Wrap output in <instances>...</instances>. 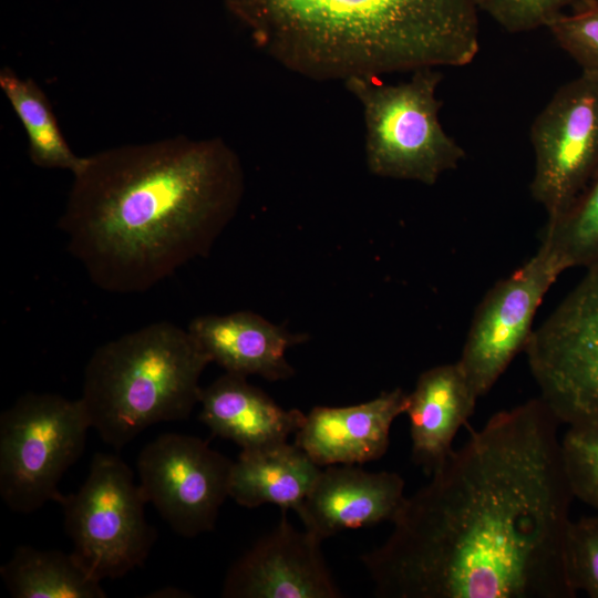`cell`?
<instances>
[{
	"label": "cell",
	"mask_w": 598,
	"mask_h": 598,
	"mask_svg": "<svg viewBox=\"0 0 598 598\" xmlns=\"http://www.w3.org/2000/svg\"><path fill=\"white\" fill-rule=\"evenodd\" d=\"M560 423L540 398L493 414L361 556L382 598H575Z\"/></svg>",
	"instance_id": "obj_1"
},
{
	"label": "cell",
	"mask_w": 598,
	"mask_h": 598,
	"mask_svg": "<svg viewBox=\"0 0 598 598\" xmlns=\"http://www.w3.org/2000/svg\"><path fill=\"white\" fill-rule=\"evenodd\" d=\"M58 227L97 288L140 293L210 252L245 194L221 137L174 136L84 156Z\"/></svg>",
	"instance_id": "obj_2"
},
{
	"label": "cell",
	"mask_w": 598,
	"mask_h": 598,
	"mask_svg": "<svg viewBox=\"0 0 598 598\" xmlns=\"http://www.w3.org/2000/svg\"><path fill=\"white\" fill-rule=\"evenodd\" d=\"M254 44L317 81L463 66L480 50L477 0H223Z\"/></svg>",
	"instance_id": "obj_3"
},
{
	"label": "cell",
	"mask_w": 598,
	"mask_h": 598,
	"mask_svg": "<svg viewBox=\"0 0 598 598\" xmlns=\"http://www.w3.org/2000/svg\"><path fill=\"white\" fill-rule=\"evenodd\" d=\"M210 362L188 329L169 321L101 344L84 368L80 398L91 427L120 451L154 424L187 419Z\"/></svg>",
	"instance_id": "obj_4"
},
{
	"label": "cell",
	"mask_w": 598,
	"mask_h": 598,
	"mask_svg": "<svg viewBox=\"0 0 598 598\" xmlns=\"http://www.w3.org/2000/svg\"><path fill=\"white\" fill-rule=\"evenodd\" d=\"M442 73L413 71L406 81L351 79L343 83L361 104L369 172L379 177L434 185L465 157L462 146L443 128L436 90Z\"/></svg>",
	"instance_id": "obj_5"
},
{
	"label": "cell",
	"mask_w": 598,
	"mask_h": 598,
	"mask_svg": "<svg viewBox=\"0 0 598 598\" xmlns=\"http://www.w3.org/2000/svg\"><path fill=\"white\" fill-rule=\"evenodd\" d=\"M91 422L81 399L28 392L0 415V496L19 514L60 502L59 484L81 457Z\"/></svg>",
	"instance_id": "obj_6"
},
{
	"label": "cell",
	"mask_w": 598,
	"mask_h": 598,
	"mask_svg": "<svg viewBox=\"0 0 598 598\" xmlns=\"http://www.w3.org/2000/svg\"><path fill=\"white\" fill-rule=\"evenodd\" d=\"M147 501L127 464L96 453L81 487L64 495L65 533L72 554L95 579H115L144 564L156 542Z\"/></svg>",
	"instance_id": "obj_7"
},
{
	"label": "cell",
	"mask_w": 598,
	"mask_h": 598,
	"mask_svg": "<svg viewBox=\"0 0 598 598\" xmlns=\"http://www.w3.org/2000/svg\"><path fill=\"white\" fill-rule=\"evenodd\" d=\"M524 352L556 420L567 427H598V265L533 330Z\"/></svg>",
	"instance_id": "obj_8"
},
{
	"label": "cell",
	"mask_w": 598,
	"mask_h": 598,
	"mask_svg": "<svg viewBox=\"0 0 598 598\" xmlns=\"http://www.w3.org/2000/svg\"><path fill=\"white\" fill-rule=\"evenodd\" d=\"M530 194L548 218L561 214L598 172V72L563 84L530 126Z\"/></svg>",
	"instance_id": "obj_9"
},
{
	"label": "cell",
	"mask_w": 598,
	"mask_h": 598,
	"mask_svg": "<svg viewBox=\"0 0 598 598\" xmlns=\"http://www.w3.org/2000/svg\"><path fill=\"white\" fill-rule=\"evenodd\" d=\"M233 462L199 437L166 433L141 450L138 484L172 530L192 538L214 529Z\"/></svg>",
	"instance_id": "obj_10"
},
{
	"label": "cell",
	"mask_w": 598,
	"mask_h": 598,
	"mask_svg": "<svg viewBox=\"0 0 598 598\" xmlns=\"http://www.w3.org/2000/svg\"><path fill=\"white\" fill-rule=\"evenodd\" d=\"M564 270L557 257L540 245L529 260L486 292L457 361L478 399L524 351L536 311Z\"/></svg>",
	"instance_id": "obj_11"
},
{
	"label": "cell",
	"mask_w": 598,
	"mask_h": 598,
	"mask_svg": "<svg viewBox=\"0 0 598 598\" xmlns=\"http://www.w3.org/2000/svg\"><path fill=\"white\" fill-rule=\"evenodd\" d=\"M278 525L228 569L225 598H339L340 589L321 553V540L297 530L286 511Z\"/></svg>",
	"instance_id": "obj_12"
},
{
	"label": "cell",
	"mask_w": 598,
	"mask_h": 598,
	"mask_svg": "<svg viewBox=\"0 0 598 598\" xmlns=\"http://www.w3.org/2000/svg\"><path fill=\"white\" fill-rule=\"evenodd\" d=\"M404 485L394 472L324 466L296 513L305 529L323 542L347 529L393 523L406 499Z\"/></svg>",
	"instance_id": "obj_13"
},
{
	"label": "cell",
	"mask_w": 598,
	"mask_h": 598,
	"mask_svg": "<svg viewBox=\"0 0 598 598\" xmlns=\"http://www.w3.org/2000/svg\"><path fill=\"white\" fill-rule=\"evenodd\" d=\"M409 393L400 388L348 406H313L293 443L316 464L360 465L381 458L394 420L405 413Z\"/></svg>",
	"instance_id": "obj_14"
},
{
	"label": "cell",
	"mask_w": 598,
	"mask_h": 598,
	"mask_svg": "<svg viewBox=\"0 0 598 598\" xmlns=\"http://www.w3.org/2000/svg\"><path fill=\"white\" fill-rule=\"evenodd\" d=\"M187 329L210 361L226 372L259 375L268 381L295 375L286 351L308 339L305 333H291L248 310L198 316Z\"/></svg>",
	"instance_id": "obj_15"
},
{
	"label": "cell",
	"mask_w": 598,
	"mask_h": 598,
	"mask_svg": "<svg viewBox=\"0 0 598 598\" xmlns=\"http://www.w3.org/2000/svg\"><path fill=\"white\" fill-rule=\"evenodd\" d=\"M199 420L214 435L241 450H257L288 442L301 427L306 414L286 410L247 377L225 372L202 389Z\"/></svg>",
	"instance_id": "obj_16"
},
{
	"label": "cell",
	"mask_w": 598,
	"mask_h": 598,
	"mask_svg": "<svg viewBox=\"0 0 598 598\" xmlns=\"http://www.w3.org/2000/svg\"><path fill=\"white\" fill-rule=\"evenodd\" d=\"M477 400L457 361L420 374L405 413L412 460L425 473L431 475L453 451L454 437L473 415Z\"/></svg>",
	"instance_id": "obj_17"
},
{
	"label": "cell",
	"mask_w": 598,
	"mask_h": 598,
	"mask_svg": "<svg viewBox=\"0 0 598 598\" xmlns=\"http://www.w3.org/2000/svg\"><path fill=\"white\" fill-rule=\"evenodd\" d=\"M321 468L295 443L241 450L233 462L229 497L247 508L271 504L296 512Z\"/></svg>",
	"instance_id": "obj_18"
},
{
	"label": "cell",
	"mask_w": 598,
	"mask_h": 598,
	"mask_svg": "<svg viewBox=\"0 0 598 598\" xmlns=\"http://www.w3.org/2000/svg\"><path fill=\"white\" fill-rule=\"evenodd\" d=\"M0 576L14 598H105L101 581L76 557L60 550L18 546Z\"/></svg>",
	"instance_id": "obj_19"
},
{
	"label": "cell",
	"mask_w": 598,
	"mask_h": 598,
	"mask_svg": "<svg viewBox=\"0 0 598 598\" xmlns=\"http://www.w3.org/2000/svg\"><path fill=\"white\" fill-rule=\"evenodd\" d=\"M0 89L25 131L32 164L47 169H68L73 174L83 157L71 150L40 85L3 66Z\"/></svg>",
	"instance_id": "obj_20"
},
{
	"label": "cell",
	"mask_w": 598,
	"mask_h": 598,
	"mask_svg": "<svg viewBox=\"0 0 598 598\" xmlns=\"http://www.w3.org/2000/svg\"><path fill=\"white\" fill-rule=\"evenodd\" d=\"M542 245L565 269L598 265V172L561 214L548 218Z\"/></svg>",
	"instance_id": "obj_21"
},
{
	"label": "cell",
	"mask_w": 598,
	"mask_h": 598,
	"mask_svg": "<svg viewBox=\"0 0 598 598\" xmlns=\"http://www.w3.org/2000/svg\"><path fill=\"white\" fill-rule=\"evenodd\" d=\"M548 29L581 71L598 72V0H581Z\"/></svg>",
	"instance_id": "obj_22"
},
{
	"label": "cell",
	"mask_w": 598,
	"mask_h": 598,
	"mask_svg": "<svg viewBox=\"0 0 598 598\" xmlns=\"http://www.w3.org/2000/svg\"><path fill=\"white\" fill-rule=\"evenodd\" d=\"M561 447L575 498L598 509V427H568Z\"/></svg>",
	"instance_id": "obj_23"
},
{
	"label": "cell",
	"mask_w": 598,
	"mask_h": 598,
	"mask_svg": "<svg viewBox=\"0 0 598 598\" xmlns=\"http://www.w3.org/2000/svg\"><path fill=\"white\" fill-rule=\"evenodd\" d=\"M581 0H477L486 12L509 33L532 31L546 27Z\"/></svg>",
	"instance_id": "obj_24"
},
{
	"label": "cell",
	"mask_w": 598,
	"mask_h": 598,
	"mask_svg": "<svg viewBox=\"0 0 598 598\" xmlns=\"http://www.w3.org/2000/svg\"><path fill=\"white\" fill-rule=\"evenodd\" d=\"M567 564L575 590L598 598V515L570 522Z\"/></svg>",
	"instance_id": "obj_25"
},
{
	"label": "cell",
	"mask_w": 598,
	"mask_h": 598,
	"mask_svg": "<svg viewBox=\"0 0 598 598\" xmlns=\"http://www.w3.org/2000/svg\"><path fill=\"white\" fill-rule=\"evenodd\" d=\"M153 597H190L189 594L176 588H165L155 591Z\"/></svg>",
	"instance_id": "obj_26"
}]
</instances>
